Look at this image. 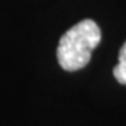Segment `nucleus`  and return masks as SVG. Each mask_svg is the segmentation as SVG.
<instances>
[{
  "label": "nucleus",
  "mask_w": 126,
  "mask_h": 126,
  "mask_svg": "<svg viewBox=\"0 0 126 126\" xmlns=\"http://www.w3.org/2000/svg\"><path fill=\"white\" fill-rule=\"evenodd\" d=\"M102 40V32L93 20H82L61 37L56 58L65 71L84 68L91 59L93 50Z\"/></svg>",
  "instance_id": "nucleus-1"
},
{
  "label": "nucleus",
  "mask_w": 126,
  "mask_h": 126,
  "mask_svg": "<svg viewBox=\"0 0 126 126\" xmlns=\"http://www.w3.org/2000/svg\"><path fill=\"white\" fill-rule=\"evenodd\" d=\"M112 75L119 84L126 85V41L119 52V64L114 67Z\"/></svg>",
  "instance_id": "nucleus-2"
}]
</instances>
